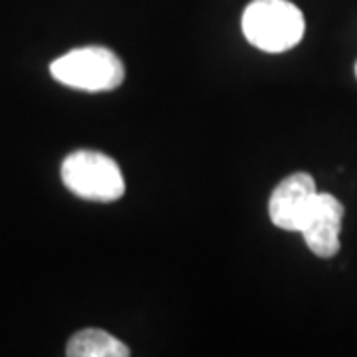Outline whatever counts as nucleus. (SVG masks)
I'll return each mask as SVG.
<instances>
[{
    "label": "nucleus",
    "mask_w": 357,
    "mask_h": 357,
    "mask_svg": "<svg viewBox=\"0 0 357 357\" xmlns=\"http://www.w3.org/2000/svg\"><path fill=\"white\" fill-rule=\"evenodd\" d=\"M243 32L258 50L280 54L302 42L306 20L290 0H252L243 14Z\"/></svg>",
    "instance_id": "f257e3e1"
},
{
    "label": "nucleus",
    "mask_w": 357,
    "mask_h": 357,
    "mask_svg": "<svg viewBox=\"0 0 357 357\" xmlns=\"http://www.w3.org/2000/svg\"><path fill=\"white\" fill-rule=\"evenodd\" d=\"M50 74L68 88L98 93L119 88L126 79V68L112 50L102 46H86L54 60Z\"/></svg>",
    "instance_id": "f03ea898"
},
{
    "label": "nucleus",
    "mask_w": 357,
    "mask_h": 357,
    "mask_svg": "<svg viewBox=\"0 0 357 357\" xmlns=\"http://www.w3.org/2000/svg\"><path fill=\"white\" fill-rule=\"evenodd\" d=\"M62 183L84 201L114 203L126 192V178L109 155L100 151H74L62 163Z\"/></svg>",
    "instance_id": "7ed1b4c3"
},
{
    "label": "nucleus",
    "mask_w": 357,
    "mask_h": 357,
    "mask_svg": "<svg viewBox=\"0 0 357 357\" xmlns=\"http://www.w3.org/2000/svg\"><path fill=\"white\" fill-rule=\"evenodd\" d=\"M344 222V204L333 195L318 192L302 222V236L307 248L319 258H332L340 252V232Z\"/></svg>",
    "instance_id": "20e7f679"
},
{
    "label": "nucleus",
    "mask_w": 357,
    "mask_h": 357,
    "mask_svg": "<svg viewBox=\"0 0 357 357\" xmlns=\"http://www.w3.org/2000/svg\"><path fill=\"white\" fill-rule=\"evenodd\" d=\"M316 195H318V189L312 175L294 173L284 178L274 189L268 203V213L274 227L290 230V232H300L307 208Z\"/></svg>",
    "instance_id": "39448f33"
},
{
    "label": "nucleus",
    "mask_w": 357,
    "mask_h": 357,
    "mask_svg": "<svg viewBox=\"0 0 357 357\" xmlns=\"http://www.w3.org/2000/svg\"><path fill=\"white\" fill-rule=\"evenodd\" d=\"M68 357H128L129 347L103 330H82L74 333L66 347Z\"/></svg>",
    "instance_id": "423d86ee"
},
{
    "label": "nucleus",
    "mask_w": 357,
    "mask_h": 357,
    "mask_svg": "<svg viewBox=\"0 0 357 357\" xmlns=\"http://www.w3.org/2000/svg\"><path fill=\"white\" fill-rule=\"evenodd\" d=\"M356 76H357V64H356Z\"/></svg>",
    "instance_id": "0eeeda50"
}]
</instances>
